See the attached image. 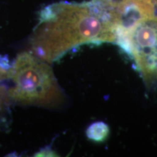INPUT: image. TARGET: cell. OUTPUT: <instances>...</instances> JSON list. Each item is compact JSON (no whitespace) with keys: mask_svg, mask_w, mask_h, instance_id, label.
<instances>
[{"mask_svg":"<svg viewBox=\"0 0 157 157\" xmlns=\"http://www.w3.org/2000/svg\"><path fill=\"white\" fill-rule=\"evenodd\" d=\"M38 155H36V156H56V154L52 151V150L48 151L47 149H44V150L41 151L40 152L37 154Z\"/></svg>","mask_w":157,"mask_h":157,"instance_id":"cell-5","label":"cell"},{"mask_svg":"<svg viewBox=\"0 0 157 157\" xmlns=\"http://www.w3.org/2000/svg\"><path fill=\"white\" fill-rule=\"evenodd\" d=\"M109 135V127L102 121L93 123L87 129L88 138L95 142L101 143L105 140Z\"/></svg>","mask_w":157,"mask_h":157,"instance_id":"cell-4","label":"cell"},{"mask_svg":"<svg viewBox=\"0 0 157 157\" xmlns=\"http://www.w3.org/2000/svg\"><path fill=\"white\" fill-rule=\"evenodd\" d=\"M118 44L132 57L146 81L157 80V17L144 16L117 32Z\"/></svg>","mask_w":157,"mask_h":157,"instance_id":"cell-3","label":"cell"},{"mask_svg":"<svg viewBox=\"0 0 157 157\" xmlns=\"http://www.w3.org/2000/svg\"><path fill=\"white\" fill-rule=\"evenodd\" d=\"M118 20L107 0L57 4L45 8L33 39L41 58L54 60L76 45L116 42Z\"/></svg>","mask_w":157,"mask_h":157,"instance_id":"cell-1","label":"cell"},{"mask_svg":"<svg viewBox=\"0 0 157 157\" xmlns=\"http://www.w3.org/2000/svg\"><path fill=\"white\" fill-rule=\"evenodd\" d=\"M14 87L11 95L21 103L50 105L60 98V91L50 66L23 52L13 70Z\"/></svg>","mask_w":157,"mask_h":157,"instance_id":"cell-2","label":"cell"}]
</instances>
